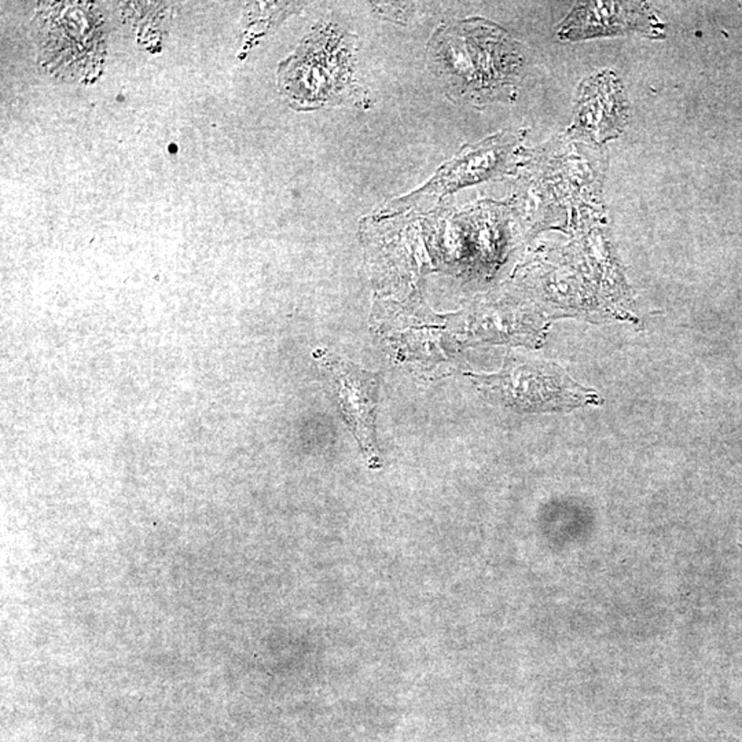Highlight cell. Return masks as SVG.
Returning <instances> with one entry per match:
<instances>
[{
    "label": "cell",
    "instance_id": "4",
    "mask_svg": "<svg viewBox=\"0 0 742 742\" xmlns=\"http://www.w3.org/2000/svg\"><path fill=\"white\" fill-rule=\"evenodd\" d=\"M524 138L525 130H507L474 145L464 146L456 158L438 169L428 183L413 194L397 200L394 207L407 209L423 199H439L465 186L502 178L515 168Z\"/></svg>",
    "mask_w": 742,
    "mask_h": 742
},
{
    "label": "cell",
    "instance_id": "2",
    "mask_svg": "<svg viewBox=\"0 0 742 742\" xmlns=\"http://www.w3.org/2000/svg\"><path fill=\"white\" fill-rule=\"evenodd\" d=\"M355 40L337 25L320 24L294 55L279 66V84L294 107L318 109L328 104L359 102L363 97L354 77Z\"/></svg>",
    "mask_w": 742,
    "mask_h": 742
},
{
    "label": "cell",
    "instance_id": "7",
    "mask_svg": "<svg viewBox=\"0 0 742 742\" xmlns=\"http://www.w3.org/2000/svg\"><path fill=\"white\" fill-rule=\"evenodd\" d=\"M628 120L627 92L615 72L602 69L580 81L569 132L585 142L603 146L624 132Z\"/></svg>",
    "mask_w": 742,
    "mask_h": 742
},
{
    "label": "cell",
    "instance_id": "3",
    "mask_svg": "<svg viewBox=\"0 0 742 742\" xmlns=\"http://www.w3.org/2000/svg\"><path fill=\"white\" fill-rule=\"evenodd\" d=\"M487 399L518 413H569L601 405L592 388L551 362L509 356L498 373L466 374Z\"/></svg>",
    "mask_w": 742,
    "mask_h": 742
},
{
    "label": "cell",
    "instance_id": "6",
    "mask_svg": "<svg viewBox=\"0 0 742 742\" xmlns=\"http://www.w3.org/2000/svg\"><path fill=\"white\" fill-rule=\"evenodd\" d=\"M630 35L664 40L667 24L659 10L646 2H583L556 30L557 40L565 43Z\"/></svg>",
    "mask_w": 742,
    "mask_h": 742
},
{
    "label": "cell",
    "instance_id": "5",
    "mask_svg": "<svg viewBox=\"0 0 742 742\" xmlns=\"http://www.w3.org/2000/svg\"><path fill=\"white\" fill-rule=\"evenodd\" d=\"M38 38L48 68L83 77L104 55L101 21L89 4H51Z\"/></svg>",
    "mask_w": 742,
    "mask_h": 742
},
{
    "label": "cell",
    "instance_id": "8",
    "mask_svg": "<svg viewBox=\"0 0 742 742\" xmlns=\"http://www.w3.org/2000/svg\"><path fill=\"white\" fill-rule=\"evenodd\" d=\"M322 362L333 377L344 421L355 436L367 464L379 467L381 456L376 440V410L381 377L338 355L326 354Z\"/></svg>",
    "mask_w": 742,
    "mask_h": 742
},
{
    "label": "cell",
    "instance_id": "1",
    "mask_svg": "<svg viewBox=\"0 0 742 742\" xmlns=\"http://www.w3.org/2000/svg\"><path fill=\"white\" fill-rule=\"evenodd\" d=\"M428 53L431 68L454 101L482 107L517 97L525 51L494 22L471 18L440 27Z\"/></svg>",
    "mask_w": 742,
    "mask_h": 742
}]
</instances>
